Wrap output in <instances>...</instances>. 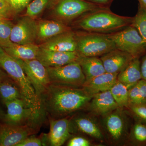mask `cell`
I'll return each mask as SVG.
<instances>
[{
	"label": "cell",
	"instance_id": "6da1fadb",
	"mask_svg": "<svg viewBox=\"0 0 146 146\" xmlns=\"http://www.w3.org/2000/svg\"><path fill=\"white\" fill-rule=\"evenodd\" d=\"M92 98L82 87L51 83L41 98V101L42 107L52 118L60 119L84 108Z\"/></svg>",
	"mask_w": 146,
	"mask_h": 146
},
{
	"label": "cell",
	"instance_id": "7a4b0ae2",
	"mask_svg": "<svg viewBox=\"0 0 146 146\" xmlns=\"http://www.w3.org/2000/svg\"><path fill=\"white\" fill-rule=\"evenodd\" d=\"M0 66L18 85L27 105L32 110L35 117H38L42 108L41 99L36 95L21 64L1 47Z\"/></svg>",
	"mask_w": 146,
	"mask_h": 146
},
{
	"label": "cell",
	"instance_id": "3957f363",
	"mask_svg": "<svg viewBox=\"0 0 146 146\" xmlns=\"http://www.w3.org/2000/svg\"><path fill=\"white\" fill-rule=\"evenodd\" d=\"M133 18L119 16L109 8L96 11L80 18L76 26L83 31L110 34L121 30L131 25Z\"/></svg>",
	"mask_w": 146,
	"mask_h": 146
},
{
	"label": "cell",
	"instance_id": "277c9868",
	"mask_svg": "<svg viewBox=\"0 0 146 146\" xmlns=\"http://www.w3.org/2000/svg\"><path fill=\"white\" fill-rule=\"evenodd\" d=\"M76 35L77 52L80 55L99 57L116 48L107 34L83 31Z\"/></svg>",
	"mask_w": 146,
	"mask_h": 146
},
{
	"label": "cell",
	"instance_id": "5b68a950",
	"mask_svg": "<svg viewBox=\"0 0 146 146\" xmlns=\"http://www.w3.org/2000/svg\"><path fill=\"white\" fill-rule=\"evenodd\" d=\"M85 0H59L53 13L58 21L66 24L96 11L108 9Z\"/></svg>",
	"mask_w": 146,
	"mask_h": 146
},
{
	"label": "cell",
	"instance_id": "8992f818",
	"mask_svg": "<svg viewBox=\"0 0 146 146\" xmlns=\"http://www.w3.org/2000/svg\"><path fill=\"white\" fill-rule=\"evenodd\" d=\"M107 34L116 48L127 53L133 58H139L146 52L145 42L131 25L119 31Z\"/></svg>",
	"mask_w": 146,
	"mask_h": 146
},
{
	"label": "cell",
	"instance_id": "52a82bcc",
	"mask_svg": "<svg viewBox=\"0 0 146 146\" xmlns=\"http://www.w3.org/2000/svg\"><path fill=\"white\" fill-rule=\"evenodd\" d=\"M51 83L82 88L86 82L85 76L78 61L55 67H46Z\"/></svg>",
	"mask_w": 146,
	"mask_h": 146
},
{
	"label": "cell",
	"instance_id": "ba28073f",
	"mask_svg": "<svg viewBox=\"0 0 146 146\" xmlns=\"http://www.w3.org/2000/svg\"><path fill=\"white\" fill-rule=\"evenodd\" d=\"M21 64L36 95L41 98L51 84L46 67L37 59L23 60L15 58Z\"/></svg>",
	"mask_w": 146,
	"mask_h": 146
},
{
	"label": "cell",
	"instance_id": "9c48e42d",
	"mask_svg": "<svg viewBox=\"0 0 146 146\" xmlns=\"http://www.w3.org/2000/svg\"><path fill=\"white\" fill-rule=\"evenodd\" d=\"M37 39V22L24 16L12 28L10 39L13 44H35Z\"/></svg>",
	"mask_w": 146,
	"mask_h": 146
},
{
	"label": "cell",
	"instance_id": "30bf717a",
	"mask_svg": "<svg viewBox=\"0 0 146 146\" xmlns=\"http://www.w3.org/2000/svg\"><path fill=\"white\" fill-rule=\"evenodd\" d=\"M5 104L7 110L6 114L4 115V121L6 123L23 125L27 124L28 121L36 118L24 100H13Z\"/></svg>",
	"mask_w": 146,
	"mask_h": 146
},
{
	"label": "cell",
	"instance_id": "8fae6325",
	"mask_svg": "<svg viewBox=\"0 0 146 146\" xmlns=\"http://www.w3.org/2000/svg\"><path fill=\"white\" fill-rule=\"evenodd\" d=\"M34 131L27 125L6 123L0 125V146H17Z\"/></svg>",
	"mask_w": 146,
	"mask_h": 146
},
{
	"label": "cell",
	"instance_id": "7c38bea8",
	"mask_svg": "<svg viewBox=\"0 0 146 146\" xmlns=\"http://www.w3.org/2000/svg\"><path fill=\"white\" fill-rule=\"evenodd\" d=\"M39 48L36 59L46 67H58L78 61L80 55L77 51L62 52Z\"/></svg>",
	"mask_w": 146,
	"mask_h": 146
},
{
	"label": "cell",
	"instance_id": "4fadbf2b",
	"mask_svg": "<svg viewBox=\"0 0 146 146\" xmlns=\"http://www.w3.org/2000/svg\"><path fill=\"white\" fill-rule=\"evenodd\" d=\"M70 121L68 118L50 120V131L47 140L50 146H60L70 137Z\"/></svg>",
	"mask_w": 146,
	"mask_h": 146
},
{
	"label": "cell",
	"instance_id": "5bb4252c",
	"mask_svg": "<svg viewBox=\"0 0 146 146\" xmlns=\"http://www.w3.org/2000/svg\"><path fill=\"white\" fill-rule=\"evenodd\" d=\"M39 46L45 49L55 51H77L76 33L72 30L64 33L43 42Z\"/></svg>",
	"mask_w": 146,
	"mask_h": 146
},
{
	"label": "cell",
	"instance_id": "9a60e30c",
	"mask_svg": "<svg viewBox=\"0 0 146 146\" xmlns=\"http://www.w3.org/2000/svg\"><path fill=\"white\" fill-rule=\"evenodd\" d=\"M133 58L127 53L116 48L101 56L106 72L119 74L127 66Z\"/></svg>",
	"mask_w": 146,
	"mask_h": 146
},
{
	"label": "cell",
	"instance_id": "2e32d148",
	"mask_svg": "<svg viewBox=\"0 0 146 146\" xmlns=\"http://www.w3.org/2000/svg\"><path fill=\"white\" fill-rule=\"evenodd\" d=\"M118 109V108H117ZM117 109L106 115L105 126L110 138L115 141H120L125 135L127 123L122 114Z\"/></svg>",
	"mask_w": 146,
	"mask_h": 146
},
{
	"label": "cell",
	"instance_id": "e0dca14e",
	"mask_svg": "<svg viewBox=\"0 0 146 146\" xmlns=\"http://www.w3.org/2000/svg\"><path fill=\"white\" fill-rule=\"evenodd\" d=\"M71 30V27L60 21H39L37 22L36 40L42 43L58 35Z\"/></svg>",
	"mask_w": 146,
	"mask_h": 146
},
{
	"label": "cell",
	"instance_id": "ac0fdd59",
	"mask_svg": "<svg viewBox=\"0 0 146 146\" xmlns=\"http://www.w3.org/2000/svg\"><path fill=\"white\" fill-rule=\"evenodd\" d=\"M118 74L105 73L85 82L82 88L92 96L98 93L109 91L117 81Z\"/></svg>",
	"mask_w": 146,
	"mask_h": 146
},
{
	"label": "cell",
	"instance_id": "d6986e66",
	"mask_svg": "<svg viewBox=\"0 0 146 146\" xmlns=\"http://www.w3.org/2000/svg\"><path fill=\"white\" fill-rule=\"evenodd\" d=\"M91 101L90 108L98 115H106L119 108L110 90L93 95Z\"/></svg>",
	"mask_w": 146,
	"mask_h": 146
},
{
	"label": "cell",
	"instance_id": "ffe728a7",
	"mask_svg": "<svg viewBox=\"0 0 146 146\" xmlns=\"http://www.w3.org/2000/svg\"><path fill=\"white\" fill-rule=\"evenodd\" d=\"M117 80L129 89L142 79L141 62L139 58H134L122 71L118 74Z\"/></svg>",
	"mask_w": 146,
	"mask_h": 146
},
{
	"label": "cell",
	"instance_id": "44dd1931",
	"mask_svg": "<svg viewBox=\"0 0 146 146\" xmlns=\"http://www.w3.org/2000/svg\"><path fill=\"white\" fill-rule=\"evenodd\" d=\"M78 62L81 66L86 81L106 72L100 58L80 55Z\"/></svg>",
	"mask_w": 146,
	"mask_h": 146
},
{
	"label": "cell",
	"instance_id": "7402d4cb",
	"mask_svg": "<svg viewBox=\"0 0 146 146\" xmlns=\"http://www.w3.org/2000/svg\"><path fill=\"white\" fill-rule=\"evenodd\" d=\"M39 48V46L35 44L22 45L14 44L10 46L3 48L14 58L30 60L36 59Z\"/></svg>",
	"mask_w": 146,
	"mask_h": 146
},
{
	"label": "cell",
	"instance_id": "603a6c76",
	"mask_svg": "<svg viewBox=\"0 0 146 146\" xmlns=\"http://www.w3.org/2000/svg\"><path fill=\"white\" fill-rule=\"evenodd\" d=\"M72 124L77 130L91 137L100 140L103 138L100 128L90 118L83 116L77 117L73 120Z\"/></svg>",
	"mask_w": 146,
	"mask_h": 146
},
{
	"label": "cell",
	"instance_id": "cb8c5ba5",
	"mask_svg": "<svg viewBox=\"0 0 146 146\" xmlns=\"http://www.w3.org/2000/svg\"><path fill=\"white\" fill-rule=\"evenodd\" d=\"M0 97L4 104L13 100H24L18 85L12 80L7 78L0 81Z\"/></svg>",
	"mask_w": 146,
	"mask_h": 146
},
{
	"label": "cell",
	"instance_id": "d4e9b609",
	"mask_svg": "<svg viewBox=\"0 0 146 146\" xmlns=\"http://www.w3.org/2000/svg\"><path fill=\"white\" fill-rule=\"evenodd\" d=\"M129 106L146 104V80L142 79L129 89Z\"/></svg>",
	"mask_w": 146,
	"mask_h": 146
},
{
	"label": "cell",
	"instance_id": "484cf974",
	"mask_svg": "<svg viewBox=\"0 0 146 146\" xmlns=\"http://www.w3.org/2000/svg\"><path fill=\"white\" fill-rule=\"evenodd\" d=\"M129 89L127 86L117 80L110 90L119 108L129 106Z\"/></svg>",
	"mask_w": 146,
	"mask_h": 146
},
{
	"label": "cell",
	"instance_id": "4316f807",
	"mask_svg": "<svg viewBox=\"0 0 146 146\" xmlns=\"http://www.w3.org/2000/svg\"><path fill=\"white\" fill-rule=\"evenodd\" d=\"M14 25L9 19L0 20V47L7 48L13 44L10 39Z\"/></svg>",
	"mask_w": 146,
	"mask_h": 146
},
{
	"label": "cell",
	"instance_id": "83f0119b",
	"mask_svg": "<svg viewBox=\"0 0 146 146\" xmlns=\"http://www.w3.org/2000/svg\"><path fill=\"white\" fill-rule=\"evenodd\" d=\"M130 138L136 145H146V125L139 121L135 123L131 129Z\"/></svg>",
	"mask_w": 146,
	"mask_h": 146
},
{
	"label": "cell",
	"instance_id": "f1b7e54d",
	"mask_svg": "<svg viewBox=\"0 0 146 146\" xmlns=\"http://www.w3.org/2000/svg\"><path fill=\"white\" fill-rule=\"evenodd\" d=\"M131 25L134 27L146 43V9L141 6L138 13L133 18Z\"/></svg>",
	"mask_w": 146,
	"mask_h": 146
},
{
	"label": "cell",
	"instance_id": "f546056e",
	"mask_svg": "<svg viewBox=\"0 0 146 146\" xmlns=\"http://www.w3.org/2000/svg\"><path fill=\"white\" fill-rule=\"evenodd\" d=\"M50 0H34L27 5L25 16L35 19L48 5Z\"/></svg>",
	"mask_w": 146,
	"mask_h": 146
},
{
	"label": "cell",
	"instance_id": "4dcf8cb0",
	"mask_svg": "<svg viewBox=\"0 0 146 146\" xmlns=\"http://www.w3.org/2000/svg\"><path fill=\"white\" fill-rule=\"evenodd\" d=\"M129 107L138 121L146 125V104L132 105Z\"/></svg>",
	"mask_w": 146,
	"mask_h": 146
},
{
	"label": "cell",
	"instance_id": "1f68e13d",
	"mask_svg": "<svg viewBox=\"0 0 146 146\" xmlns=\"http://www.w3.org/2000/svg\"><path fill=\"white\" fill-rule=\"evenodd\" d=\"M31 0H7L14 14H18L26 7Z\"/></svg>",
	"mask_w": 146,
	"mask_h": 146
},
{
	"label": "cell",
	"instance_id": "d6a6232c",
	"mask_svg": "<svg viewBox=\"0 0 146 146\" xmlns=\"http://www.w3.org/2000/svg\"><path fill=\"white\" fill-rule=\"evenodd\" d=\"M13 14L7 0H0V20L9 19Z\"/></svg>",
	"mask_w": 146,
	"mask_h": 146
},
{
	"label": "cell",
	"instance_id": "836d02e7",
	"mask_svg": "<svg viewBox=\"0 0 146 146\" xmlns=\"http://www.w3.org/2000/svg\"><path fill=\"white\" fill-rule=\"evenodd\" d=\"M44 144L43 141L40 138L29 136L24 139L17 146H41Z\"/></svg>",
	"mask_w": 146,
	"mask_h": 146
},
{
	"label": "cell",
	"instance_id": "e575fe53",
	"mask_svg": "<svg viewBox=\"0 0 146 146\" xmlns=\"http://www.w3.org/2000/svg\"><path fill=\"white\" fill-rule=\"evenodd\" d=\"M90 142L86 138L80 136H76L71 138L67 144L68 146H89Z\"/></svg>",
	"mask_w": 146,
	"mask_h": 146
},
{
	"label": "cell",
	"instance_id": "d590c367",
	"mask_svg": "<svg viewBox=\"0 0 146 146\" xmlns=\"http://www.w3.org/2000/svg\"><path fill=\"white\" fill-rule=\"evenodd\" d=\"M112 1L113 0H87V1L97 5L108 8L107 5L112 2Z\"/></svg>",
	"mask_w": 146,
	"mask_h": 146
},
{
	"label": "cell",
	"instance_id": "8d00e7d4",
	"mask_svg": "<svg viewBox=\"0 0 146 146\" xmlns=\"http://www.w3.org/2000/svg\"><path fill=\"white\" fill-rule=\"evenodd\" d=\"M141 70L142 78L146 80V54L141 63Z\"/></svg>",
	"mask_w": 146,
	"mask_h": 146
},
{
	"label": "cell",
	"instance_id": "74e56055",
	"mask_svg": "<svg viewBox=\"0 0 146 146\" xmlns=\"http://www.w3.org/2000/svg\"><path fill=\"white\" fill-rule=\"evenodd\" d=\"M141 3V6L146 9V0H139Z\"/></svg>",
	"mask_w": 146,
	"mask_h": 146
},
{
	"label": "cell",
	"instance_id": "f35d334b",
	"mask_svg": "<svg viewBox=\"0 0 146 146\" xmlns=\"http://www.w3.org/2000/svg\"><path fill=\"white\" fill-rule=\"evenodd\" d=\"M7 77L5 74L2 72V71L0 70V81L6 78Z\"/></svg>",
	"mask_w": 146,
	"mask_h": 146
},
{
	"label": "cell",
	"instance_id": "ab89813d",
	"mask_svg": "<svg viewBox=\"0 0 146 146\" xmlns=\"http://www.w3.org/2000/svg\"><path fill=\"white\" fill-rule=\"evenodd\" d=\"M3 116V113L1 109L0 108V117H1L2 116Z\"/></svg>",
	"mask_w": 146,
	"mask_h": 146
}]
</instances>
